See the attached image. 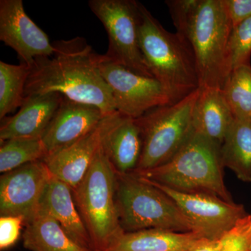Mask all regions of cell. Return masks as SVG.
<instances>
[{"instance_id":"1","label":"cell","mask_w":251,"mask_h":251,"mask_svg":"<svg viewBox=\"0 0 251 251\" xmlns=\"http://www.w3.org/2000/svg\"><path fill=\"white\" fill-rule=\"evenodd\" d=\"M54 53L39 57L31 66L25 97L57 92L98 107L108 115L117 111L111 89L99 66V54L84 38L53 43Z\"/></svg>"},{"instance_id":"2","label":"cell","mask_w":251,"mask_h":251,"mask_svg":"<svg viewBox=\"0 0 251 251\" xmlns=\"http://www.w3.org/2000/svg\"><path fill=\"white\" fill-rule=\"evenodd\" d=\"M139 39L149 69L172 103L200 88L196 57L188 41L167 31L140 2Z\"/></svg>"},{"instance_id":"3","label":"cell","mask_w":251,"mask_h":251,"mask_svg":"<svg viewBox=\"0 0 251 251\" xmlns=\"http://www.w3.org/2000/svg\"><path fill=\"white\" fill-rule=\"evenodd\" d=\"M224 168L221 146L193 130L170 161L150 171L134 173L175 191L207 193L234 202L225 184Z\"/></svg>"},{"instance_id":"4","label":"cell","mask_w":251,"mask_h":251,"mask_svg":"<svg viewBox=\"0 0 251 251\" xmlns=\"http://www.w3.org/2000/svg\"><path fill=\"white\" fill-rule=\"evenodd\" d=\"M116 183L117 172L100 145L83 179L72 190L94 251H108L112 243L125 232L117 212Z\"/></svg>"},{"instance_id":"5","label":"cell","mask_w":251,"mask_h":251,"mask_svg":"<svg viewBox=\"0 0 251 251\" xmlns=\"http://www.w3.org/2000/svg\"><path fill=\"white\" fill-rule=\"evenodd\" d=\"M115 200L125 232L148 229L193 232L176 203L159 188L134 173H117Z\"/></svg>"},{"instance_id":"6","label":"cell","mask_w":251,"mask_h":251,"mask_svg":"<svg viewBox=\"0 0 251 251\" xmlns=\"http://www.w3.org/2000/svg\"><path fill=\"white\" fill-rule=\"evenodd\" d=\"M201 87L176 103L156 107L135 119L143 151L134 173L150 171L170 161L192 133L193 115Z\"/></svg>"},{"instance_id":"7","label":"cell","mask_w":251,"mask_h":251,"mask_svg":"<svg viewBox=\"0 0 251 251\" xmlns=\"http://www.w3.org/2000/svg\"><path fill=\"white\" fill-rule=\"evenodd\" d=\"M232 29L224 0H201L186 35L196 57L200 87L222 89L229 74L226 52Z\"/></svg>"},{"instance_id":"8","label":"cell","mask_w":251,"mask_h":251,"mask_svg":"<svg viewBox=\"0 0 251 251\" xmlns=\"http://www.w3.org/2000/svg\"><path fill=\"white\" fill-rule=\"evenodd\" d=\"M88 5L108 34V50L104 55L132 72L153 77L140 49L139 2L90 0Z\"/></svg>"},{"instance_id":"9","label":"cell","mask_w":251,"mask_h":251,"mask_svg":"<svg viewBox=\"0 0 251 251\" xmlns=\"http://www.w3.org/2000/svg\"><path fill=\"white\" fill-rule=\"evenodd\" d=\"M99 66L112 90L117 111L138 119L149 110L172 104L169 96L156 78L145 76L99 54Z\"/></svg>"},{"instance_id":"10","label":"cell","mask_w":251,"mask_h":251,"mask_svg":"<svg viewBox=\"0 0 251 251\" xmlns=\"http://www.w3.org/2000/svg\"><path fill=\"white\" fill-rule=\"evenodd\" d=\"M146 180L176 203L191 223L193 232L204 239H219L248 215L242 204L228 202L214 195L181 192Z\"/></svg>"},{"instance_id":"11","label":"cell","mask_w":251,"mask_h":251,"mask_svg":"<svg viewBox=\"0 0 251 251\" xmlns=\"http://www.w3.org/2000/svg\"><path fill=\"white\" fill-rule=\"evenodd\" d=\"M50 176L43 160L4 173L0 177V215L22 217L25 226L39 211Z\"/></svg>"},{"instance_id":"12","label":"cell","mask_w":251,"mask_h":251,"mask_svg":"<svg viewBox=\"0 0 251 251\" xmlns=\"http://www.w3.org/2000/svg\"><path fill=\"white\" fill-rule=\"evenodd\" d=\"M0 40L31 67L36 58L54 53L53 44L26 14L22 0L0 1Z\"/></svg>"},{"instance_id":"13","label":"cell","mask_w":251,"mask_h":251,"mask_svg":"<svg viewBox=\"0 0 251 251\" xmlns=\"http://www.w3.org/2000/svg\"><path fill=\"white\" fill-rule=\"evenodd\" d=\"M100 146L120 174L134 173L143 151V138L135 119L115 111L101 122Z\"/></svg>"},{"instance_id":"14","label":"cell","mask_w":251,"mask_h":251,"mask_svg":"<svg viewBox=\"0 0 251 251\" xmlns=\"http://www.w3.org/2000/svg\"><path fill=\"white\" fill-rule=\"evenodd\" d=\"M106 115L95 105L64 97L41 137L47 156L72 145L94 129Z\"/></svg>"},{"instance_id":"15","label":"cell","mask_w":251,"mask_h":251,"mask_svg":"<svg viewBox=\"0 0 251 251\" xmlns=\"http://www.w3.org/2000/svg\"><path fill=\"white\" fill-rule=\"evenodd\" d=\"M64 96L57 92L25 97L14 116L1 120L0 142L16 138H41L62 103Z\"/></svg>"},{"instance_id":"16","label":"cell","mask_w":251,"mask_h":251,"mask_svg":"<svg viewBox=\"0 0 251 251\" xmlns=\"http://www.w3.org/2000/svg\"><path fill=\"white\" fill-rule=\"evenodd\" d=\"M101 122L83 138L43 159L50 175L72 190L83 179L100 147Z\"/></svg>"},{"instance_id":"17","label":"cell","mask_w":251,"mask_h":251,"mask_svg":"<svg viewBox=\"0 0 251 251\" xmlns=\"http://www.w3.org/2000/svg\"><path fill=\"white\" fill-rule=\"evenodd\" d=\"M39 209L52 216L76 244L94 251L90 234L75 205L72 190L67 184L51 175L41 197Z\"/></svg>"},{"instance_id":"18","label":"cell","mask_w":251,"mask_h":251,"mask_svg":"<svg viewBox=\"0 0 251 251\" xmlns=\"http://www.w3.org/2000/svg\"><path fill=\"white\" fill-rule=\"evenodd\" d=\"M234 120L222 89L201 87L193 115L195 132L221 146Z\"/></svg>"},{"instance_id":"19","label":"cell","mask_w":251,"mask_h":251,"mask_svg":"<svg viewBox=\"0 0 251 251\" xmlns=\"http://www.w3.org/2000/svg\"><path fill=\"white\" fill-rule=\"evenodd\" d=\"M202 239L195 232L143 229L124 232L108 251H187Z\"/></svg>"},{"instance_id":"20","label":"cell","mask_w":251,"mask_h":251,"mask_svg":"<svg viewBox=\"0 0 251 251\" xmlns=\"http://www.w3.org/2000/svg\"><path fill=\"white\" fill-rule=\"evenodd\" d=\"M25 227L23 234V247L28 251H92L72 240L60 225L41 209Z\"/></svg>"},{"instance_id":"21","label":"cell","mask_w":251,"mask_h":251,"mask_svg":"<svg viewBox=\"0 0 251 251\" xmlns=\"http://www.w3.org/2000/svg\"><path fill=\"white\" fill-rule=\"evenodd\" d=\"M223 165L251 182V120L234 118L221 145Z\"/></svg>"},{"instance_id":"22","label":"cell","mask_w":251,"mask_h":251,"mask_svg":"<svg viewBox=\"0 0 251 251\" xmlns=\"http://www.w3.org/2000/svg\"><path fill=\"white\" fill-rule=\"evenodd\" d=\"M31 67L0 61V120L21 108Z\"/></svg>"},{"instance_id":"23","label":"cell","mask_w":251,"mask_h":251,"mask_svg":"<svg viewBox=\"0 0 251 251\" xmlns=\"http://www.w3.org/2000/svg\"><path fill=\"white\" fill-rule=\"evenodd\" d=\"M47 156L41 138H16L1 142L0 172L6 173Z\"/></svg>"},{"instance_id":"24","label":"cell","mask_w":251,"mask_h":251,"mask_svg":"<svg viewBox=\"0 0 251 251\" xmlns=\"http://www.w3.org/2000/svg\"><path fill=\"white\" fill-rule=\"evenodd\" d=\"M234 118L251 120V66L233 69L222 87Z\"/></svg>"},{"instance_id":"25","label":"cell","mask_w":251,"mask_h":251,"mask_svg":"<svg viewBox=\"0 0 251 251\" xmlns=\"http://www.w3.org/2000/svg\"><path fill=\"white\" fill-rule=\"evenodd\" d=\"M251 18L232 27L231 31L226 52L228 74L236 68L251 65Z\"/></svg>"},{"instance_id":"26","label":"cell","mask_w":251,"mask_h":251,"mask_svg":"<svg viewBox=\"0 0 251 251\" xmlns=\"http://www.w3.org/2000/svg\"><path fill=\"white\" fill-rule=\"evenodd\" d=\"M201 1V0H171L166 1L175 27H176V34L185 39H186L188 29Z\"/></svg>"},{"instance_id":"27","label":"cell","mask_w":251,"mask_h":251,"mask_svg":"<svg viewBox=\"0 0 251 251\" xmlns=\"http://www.w3.org/2000/svg\"><path fill=\"white\" fill-rule=\"evenodd\" d=\"M24 225V219L20 216L0 217V250H6L17 242Z\"/></svg>"},{"instance_id":"28","label":"cell","mask_w":251,"mask_h":251,"mask_svg":"<svg viewBox=\"0 0 251 251\" xmlns=\"http://www.w3.org/2000/svg\"><path fill=\"white\" fill-rule=\"evenodd\" d=\"M232 27L251 18V0H224Z\"/></svg>"},{"instance_id":"29","label":"cell","mask_w":251,"mask_h":251,"mask_svg":"<svg viewBox=\"0 0 251 251\" xmlns=\"http://www.w3.org/2000/svg\"><path fill=\"white\" fill-rule=\"evenodd\" d=\"M187 251H221L219 239L209 240L202 239Z\"/></svg>"},{"instance_id":"30","label":"cell","mask_w":251,"mask_h":251,"mask_svg":"<svg viewBox=\"0 0 251 251\" xmlns=\"http://www.w3.org/2000/svg\"></svg>"}]
</instances>
